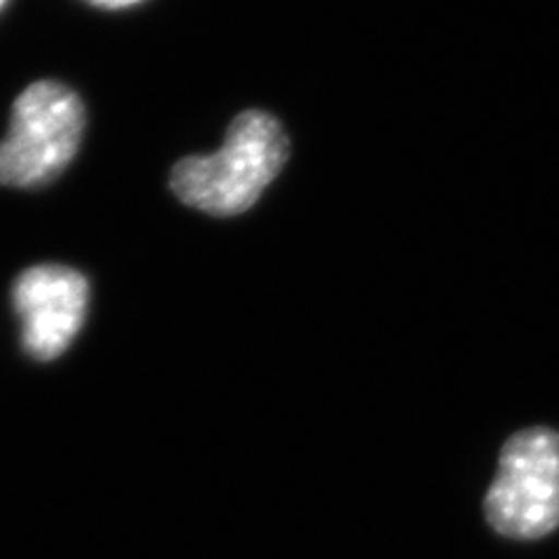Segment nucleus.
<instances>
[{
	"label": "nucleus",
	"mask_w": 559,
	"mask_h": 559,
	"mask_svg": "<svg viewBox=\"0 0 559 559\" xmlns=\"http://www.w3.org/2000/svg\"><path fill=\"white\" fill-rule=\"evenodd\" d=\"M289 159V138L261 110L238 115L217 154L187 156L170 173V189L185 205L215 217L250 210Z\"/></svg>",
	"instance_id": "f257e3e1"
},
{
	"label": "nucleus",
	"mask_w": 559,
	"mask_h": 559,
	"mask_svg": "<svg viewBox=\"0 0 559 559\" xmlns=\"http://www.w3.org/2000/svg\"><path fill=\"white\" fill-rule=\"evenodd\" d=\"M84 129V103L70 86L57 80L28 84L12 105L10 133L0 143V185H51L73 164Z\"/></svg>",
	"instance_id": "f03ea898"
},
{
	"label": "nucleus",
	"mask_w": 559,
	"mask_h": 559,
	"mask_svg": "<svg viewBox=\"0 0 559 559\" xmlns=\"http://www.w3.org/2000/svg\"><path fill=\"white\" fill-rule=\"evenodd\" d=\"M485 518L513 540H538L559 527V431L530 427L503 443Z\"/></svg>",
	"instance_id": "7ed1b4c3"
},
{
	"label": "nucleus",
	"mask_w": 559,
	"mask_h": 559,
	"mask_svg": "<svg viewBox=\"0 0 559 559\" xmlns=\"http://www.w3.org/2000/svg\"><path fill=\"white\" fill-rule=\"evenodd\" d=\"M12 306L22 320L26 353L55 359L80 334L90 308V283L70 266H31L14 280Z\"/></svg>",
	"instance_id": "20e7f679"
},
{
	"label": "nucleus",
	"mask_w": 559,
	"mask_h": 559,
	"mask_svg": "<svg viewBox=\"0 0 559 559\" xmlns=\"http://www.w3.org/2000/svg\"><path fill=\"white\" fill-rule=\"evenodd\" d=\"M86 3H92V5L103 8V10H124V8L138 5L140 0H86Z\"/></svg>",
	"instance_id": "39448f33"
},
{
	"label": "nucleus",
	"mask_w": 559,
	"mask_h": 559,
	"mask_svg": "<svg viewBox=\"0 0 559 559\" xmlns=\"http://www.w3.org/2000/svg\"><path fill=\"white\" fill-rule=\"evenodd\" d=\"M8 5V0H0V10H3Z\"/></svg>",
	"instance_id": "423d86ee"
}]
</instances>
